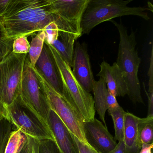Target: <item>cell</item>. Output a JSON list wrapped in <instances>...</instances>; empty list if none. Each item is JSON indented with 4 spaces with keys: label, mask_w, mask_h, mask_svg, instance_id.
Listing matches in <instances>:
<instances>
[{
    "label": "cell",
    "mask_w": 153,
    "mask_h": 153,
    "mask_svg": "<svg viewBox=\"0 0 153 153\" xmlns=\"http://www.w3.org/2000/svg\"><path fill=\"white\" fill-rule=\"evenodd\" d=\"M59 17L54 13L50 0H10L0 22L7 37L11 41L43 31Z\"/></svg>",
    "instance_id": "6da1fadb"
},
{
    "label": "cell",
    "mask_w": 153,
    "mask_h": 153,
    "mask_svg": "<svg viewBox=\"0 0 153 153\" xmlns=\"http://www.w3.org/2000/svg\"><path fill=\"white\" fill-rule=\"evenodd\" d=\"M117 27L120 34V43L116 63L127 83L131 101L136 103H144L141 95V88L138 78V71L141 59L136 49L137 41L135 33L128 34L126 27L121 23L110 20Z\"/></svg>",
    "instance_id": "7a4b0ae2"
},
{
    "label": "cell",
    "mask_w": 153,
    "mask_h": 153,
    "mask_svg": "<svg viewBox=\"0 0 153 153\" xmlns=\"http://www.w3.org/2000/svg\"><path fill=\"white\" fill-rule=\"evenodd\" d=\"M132 0H88L80 22L81 36L89 34L97 26L115 18L126 16L150 19L146 10L148 8L130 7Z\"/></svg>",
    "instance_id": "3957f363"
},
{
    "label": "cell",
    "mask_w": 153,
    "mask_h": 153,
    "mask_svg": "<svg viewBox=\"0 0 153 153\" xmlns=\"http://www.w3.org/2000/svg\"><path fill=\"white\" fill-rule=\"evenodd\" d=\"M27 53L12 51L0 62V116L20 96L23 71Z\"/></svg>",
    "instance_id": "277c9868"
},
{
    "label": "cell",
    "mask_w": 153,
    "mask_h": 153,
    "mask_svg": "<svg viewBox=\"0 0 153 153\" xmlns=\"http://www.w3.org/2000/svg\"><path fill=\"white\" fill-rule=\"evenodd\" d=\"M47 44L59 70L67 94V101L77 111L84 122L93 120L95 118L96 111L92 94L87 92L74 77L71 68L58 52L51 45Z\"/></svg>",
    "instance_id": "5b68a950"
},
{
    "label": "cell",
    "mask_w": 153,
    "mask_h": 153,
    "mask_svg": "<svg viewBox=\"0 0 153 153\" xmlns=\"http://www.w3.org/2000/svg\"><path fill=\"white\" fill-rule=\"evenodd\" d=\"M6 119L27 137L37 140L49 139L55 141L49 125L43 122L23 102L20 96L6 109Z\"/></svg>",
    "instance_id": "8992f818"
},
{
    "label": "cell",
    "mask_w": 153,
    "mask_h": 153,
    "mask_svg": "<svg viewBox=\"0 0 153 153\" xmlns=\"http://www.w3.org/2000/svg\"><path fill=\"white\" fill-rule=\"evenodd\" d=\"M20 96L27 106L49 126L51 107L38 76L30 63L28 53L23 71Z\"/></svg>",
    "instance_id": "52a82bcc"
},
{
    "label": "cell",
    "mask_w": 153,
    "mask_h": 153,
    "mask_svg": "<svg viewBox=\"0 0 153 153\" xmlns=\"http://www.w3.org/2000/svg\"><path fill=\"white\" fill-rule=\"evenodd\" d=\"M35 70L44 90L51 109L56 113L76 138L91 147L86 139L84 133V121L79 114L69 102L58 94L35 69Z\"/></svg>",
    "instance_id": "ba28073f"
},
{
    "label": "cell",
    "mask_w": 153,
    "mask_h": 153,
    "mask_svg": "<svg viewBox=\"0 0 153 153\" xmlns=\"http://www.w3.org/2000/svg\"><path fill=\"white\" fill-rule=\"evenodd\" d=\"M33 68L58 94L67 101V94L59 70L52 53L45 42L41 55Z\"/></svg>",
    "instance_id": "9c48e42d"
},
{
    "label": "cell",
    "mask_w": 153,
    "mask_h": 153,
    "mask_svg": "<svg viewBox=\"0 0 153 153\" xmlns=\"http://www.w3.org/2000/svg\"><path fill=\"white\" fill-rule=\"evenodd\" d=\"M54 13L69 26L78 36H81L80 22L88 0H50Z\"/></svg>",
    "instance_id": "30bf717a"
},
{
    "label": "cell",
    "mask_w": 153,
    "mask_h": 153,
    "mask_svg": "<svg viewBox=\"0 0 153 153\" xmlns=\"http://www.w3.org/2000/svg\"><path fill=\"white\" fill-rule=\"evenodd\" d=\"M85 137L89 146L99 153H111L117 143L102 122L95 118L84 122Z\"/></svg>",
    "instance_id": "8fae6325"
},
{
    "label": "cell",
    "mask_w": 153,
    "mask_h": 153,
    "mask_svg": "<svg viewBox=\"0 0 153 153\" xmlns=\"http://www.w3.org/2000/svg\"><path fill=\"white\" fill-rule=\"evenodd\" d=\"M72 68L74 77L82 87L88 93L92 92L95 79L86 44L76 42L74 46Z\"/></svg>",
    "instance_id": "7c38bea8"
},
{
    "label": "cell",
    "mask_w": 153,
    "mask_h": 153,
    "mask_svg": "<svg viewBox=\"0 0 153 153\" xmlns=\"http://www.w3.org/2000/svg\"><path fill=\"white\" fill-rule=\"evenodd\" d=\"M48 124L53 133L60 153H79L74 136L56 113L51 109Z\"/></svg>",
    "instance_id": "4fadbf2b"
},
{
    "label": "cell",
    "mask_w": 153,
    "mask_h": 153,
    "mask_svg": "<svg viewBox=\"0 0 153 153\" xmlns=\"http://www.w3.org/2000/svg\"><path fill=\"white\" fill-rule=\"evenodd\" d=\"M153 117L140 118L126 112L124 120V137L126 153H139L142 143L140 133L143 125Z\"/></svg>",
    "instance_id": "5bb4252c"
},
{
    "label": "cell",
    "mask_w": 153,
    "mask_h": 153,
    "mask_svg": "<svg viewBox=\"0 0 153 153\" xmlns=\"http://www.w3.org/2000/svg\"><path fill=\"white\" fill-rule=\"evenodd\" d=\"M100 68L97 76L104 80L109 93L115 97L128 94L127 83L116 62L110 65L104 61L100 64Z\"/></svg>",
    "instance_id": "9a60e30c"
},
{
    "label": "cell",
    "mask_w": 153,
    "mask_h": 153,
    "mask_svg": "<svg viewBox=\"0 0 153 153\" xmlns=\"http://www.w3.org/2000/svg\"><path fill=\"white\" fill-rule=\"evenodd\" d=\"M77 39L72 34L59 31L57 40L50 45L55 49L71 68L73 66L74 44Z\"/></svg>",
    "instance_id": "2e32d148"
},
{
    "label": "cell",
    "mask_w": 153,
    "mask_h": 153,
    "mask_svg": "<svg viewBox=\"0 0 153 153\" xmlns=\"http://www.w3.org/2000/svg\"><path fill=\"white\" fill-rule=\"evenodd\" d=\"M92 92L94 94V102L95 111H97L99 118L104 125L106 126L105 121V114L108 110L107 97L108 91L105 81L100 78L98 81H94Z\"/></svg>",
    "instance_id": "e0dca14e"
},
{
    "label": "cell",
    "mask_w": 153,
    "mask_h": 153,
    "mask_svg": "<svg viewBox=\"0 0 153 153\" xmlns=\"http://www.w3.org/2000/svg\"><path fill=\"white\" fill-rule=\"evenodd\" d=\"M109 114L111 115L114 125L115 135L114 140L118 141L123 140L124 137V126L125 115L126 112L122 107L119 106L114 109L108 110Z\"/></svg>",
    "instance_id": "ac0fdd59"
},
{
    "label": "cell",
    "mask_w": 153,
    "mask_h": 153,
    "mask_svg": "<svg viewBox=\"0 0 153 153\" xmlns=\"http://www.w3.org/2000/svg\"><path fill=\"white\" fill-rule=\"evenodd\" d=\"M45 38V33L44 31H40L36 36L32 39L30 44L28 56L30 63L33 67H34L42 53Z\"/></svg>",
    "instance_id": "d6986e66"
},
{
    "label": "cell",
    "mask_w": 153,
    "mask_h": 153,
    "mask_svg": "<svg viewBox=\"0 0 153 153\" xmlns=\"http://www.w3.org/2000/svg\"><path fill=\"white\" fill-rule=\"evenodd\" d=\"M27 139V136L20 130H14L7 143L4 153H18Z\"/></svg>",
    "instance_id": "ffe728a7"
},
{
    "label": "cell",
    "mask_w": 153,
    "mask_h": 153,
    "mask_svg": "<svg viewBox=\"0 0 153 153\" xmlns=\"http://www.w3.org/2000/svg\"><path fill=\"white\" fill-rule=\"evenodd\" d=\"M13 125L3 116H0V153H5V149L11 132Z\"/></svg>",
    "instance_id": "44dd1931"
},
{
    "label": "cell",
    "mask_w": 153,
    "mask_h": 153,
    "mask_svg": "<svg viewBox=\"0 0 153 153\" xmlns=\"http://www.w3.org/2000/svg\"><path fill=\"white\" fill-rule=\"evenodd\" d=\"M13 41L8 39L0 22V62L13 51Z\"/></svg>",
    "instance_id": "7402d4cb"
},
{
    "label": "cell",
    "mask_w": 153,
    "mask_h": 153,
    "mask_svg": "<svg viewBox=\"0 0 153 153\" xmlns=\"http://www.w3.org/2000/svg\"><path fill=\"white\" fill-rule=\"evenodd\" d=\"M153 118L150 119L142 127L140 140L142 144H151L153 141Z\"/></svg>",
    "instance_id": "603a6c76"
},
{
    "label": "cell",
    "mask_w": 153,
    "mask_h": 153,
    "mask_svg": "<svg viewBox=\"0 0 153 153\" xmlns=\"http://www.w3.org/2000/svg\"><path fill=\"white\" fill-rule=\"evenodd\" d=\"M39 153H60L55 141L46 139L37 140Z\"/></svg>",
    "instance_id": "cb8c5ba5"
},
{
    "label": "cell",
    "mask_w": 153,
    "mask_h": 153,
    "mask_svg": "<svg viewBox=\"0 0 153 153\" xmlns=\"http://www.w3.org/2000/svg\"><path fill=\"white\" fill-rule=\"evenodd\" d=\"M30 43L27 36H21L13 41V52L17 53H28Z\"/></svg>",
    "instance_id": "d4e9b609"
},
{
    "label": "cell",
    "mask_w": 153,
    "mask_h": 153,
    "mask_svg": "<svg viewBox=\"0 0 153 153\" xmlns=\"http://www.w3.org/2000/svg\"><path fill=\"white\" fill-rule=\"evenodd\" d=\"M45 33V41L48 44L51 45L58 39L59 29L55 22H52L47 25L43 30Z\"/></svg>",
    "instance_id": "484cf974"
},
{
    "label": "cell",
    "mask_w": 153,
    "mask_h": 153,
    "mask_svg": "<svg viewBox=\"0 0 153 153\" xmlns=\"http://www.w3.org/2000/svg\"><path fill=\"white\" fill-rule=\"evenodd\" d=\"M149 77V93H153V48L152 47L149 67L147 73Z\"/></svg>",
    "instance_id": "4316f807"
},
{
    "label": "cell",
    "mask_w": 153,
    "mask_h": 153,
    "mask_svg": "<svg viewBox=\"0 0 153 153\" xmlns=\"http://www.w3.org/2000/svg\"><path fill=\"white\" fill-rule=\"evenodd\" d=\"M74 139L78 147L79 153H99L88 146L85 145L74 136Z\"/></svg>",
    "instance_id": "83f0119b"
},
{
    "label": "cell",
    "mask_w": 153,
    "mask_h": 153,
    "mask_svg": "<svg viewBox=\"0 0 153 153\" xmlns=\"http://www.w3.org/2000/svg\"><path fill=\"white\" fill-rule=\"evenodd\" d=\"M116 97L111 94V93H109L108 91L107 97V104L108 110L115 109L120 106L116 100Z\"/></svg>",
    "instance_id": "f1b7e54d"
},
{
    "label": "cell",
    "mask_w": 153,
    "mask_h": 153,
    "mask_svg": "<svg viewBox=\"0 0 153 153\" xmlns=\"http://www.w3.org/2000/svg\"><path fill=\"white\" fill-rule=\"evenodd\" d=\"M144 89L146 94L148 100V117H153V93H149L145 89L144 84Z\"/></svg>",
    "instance_id": "f546056e"
},
{
    "label": "cell",
    "mask_w": 153,
    "mask_h": 153,
    "mask_svg": "<svg viewBox=\"0 0 153 153\" xmlns=\"http://www.w3.org/2000/svg\"><path fill=\"white\" fill-rule=\"evenodd\" d=\"M111 153H126L123 140L118 142L116 147L113 150Z\"/></svg>",
    "instance_id": "4dcf8cb0"
},
{
    "label": "cell",
    "mask_w": 153,
    "mask_h": 153,
    "mask_svg": "<svg viewBox=\"0 0 153 153\" xmlns=\"http://www.w3.org/2000/svg\"><path fill=\"white\" fill-rule=\"evenodd\" d=\"M153 143L151 144H142L139 153H152Z\"/></svg>",
    "instance_id": "1f68e13d"
},
{
    "label": "cell",
    "mask_w": 153,
    "mask_h": 153,
    "mask_svg": "<svg viewBox=\"0 0 153 153\" xmlns=\"http://www.w3.org/2000/svg\"><path fill=\"white\" fill-rule=\"evenodd\" d=\"M9 1L10 0H6V1L0 0V15L4 12Z\"/></svg>",
    "instance_id": "d6a6232c"
}]
</instances>
